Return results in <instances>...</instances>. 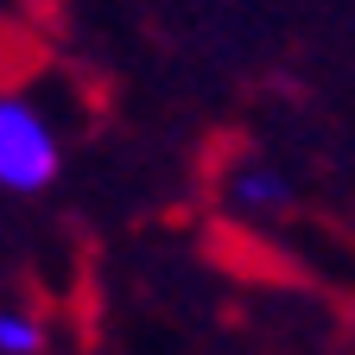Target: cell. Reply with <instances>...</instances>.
Instances as JSON below:
<instances>
[{
    "label": "cell",
    "mask_w": 355,
    "mask_h": 355,
    "mask_svg": "<svg viewBox=\"0 0 355 355\" xmlns=\"http://www.w3.org/2000/svg\"><path fill=\"white\" fill-rule=\"evenodd\" d=\"M58 178V133L32 102L0 96V184L7 191H44Z\"/></svg>",
    "instance_id": "1"
},
{
    "label": "cell",
    "mask_w": 355,
    "mask_h": 355,
    "mask_svg": "<svg viewBox=\"0 0 355 355\" xmlns=\"http://www.w3.org/2000/svg\"><path fill=\"white\" fill-rule=\"evenodd\" d=\"M286 203H292V191H286L279 171H266V165H235V171H229V209H235V216L266 222V216H279Z\"/></svg>",
    "instance_id": "2"
},
{
    "label": "cell",
    "mask_w": 355,
    "mask_h": 355,
    "mask_svg": "<svg viewBox=\"0 0 355 355\" xmlns=\"http://www.w3.org/2000/svg\"><path fill=\"white\" fill-rule=\"evenodd\" d=\"M44 349V324L26 311H0V355H38Z\"/></svg>",
    "instance_id": "3"
}]
</instances>
